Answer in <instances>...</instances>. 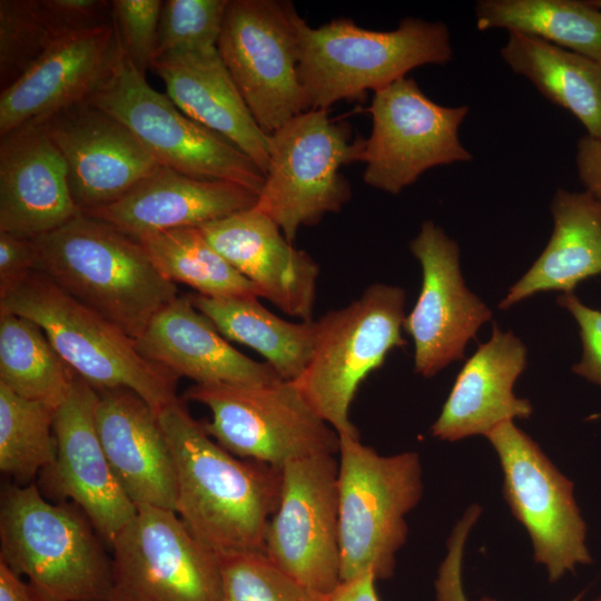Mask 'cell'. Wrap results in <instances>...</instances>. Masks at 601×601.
<instances>
[{
	"instance_id": "obj_6",
	"label": "cell",
	"mask_w": 601,
	"mask_h": 601,
	"mask_svg": "<svg viewBox=\"0 0 601 601\" xmlns=\"http://www.w3.org/2000/svg\"><path fill=\"white\" fill-rule=\"evenodd\" d=\"M338 455L341 580L366 572L390 579L407 539L406 515L423 493L420 456L381 455L351 435H339Z\"/></svg>"
},
{
	"instance_id": "obj_8",
	"label": "cell",
	"mask_w": 601,
	"mask_h": 601,
	"mask_svg": "<svg viewBox=\"0 0 601 601\" xmlns=\"http://www.w3.org/2000/svg\"><path fill=\"white\" fill-rule=\"evenodd\" d=\"M365 139L327 110L311 109L269 135V162L255 207L293 243L299 229L338 213L352 189L341 169L363 161Z\"/></svg>"
},
{
	"instance_id": "obj_13",
	"label": "cell",
	"mask_w": 601,
	"mask_h": 601,
	"mask_svg": "<svg viewBox=\"0 0 601 601\" xmlns=\"http://www.w3.org/2000/svg\"><path fill=\"white\" fill-rule=\"evenodd\" d=\"M500 460L504 497L528 531L535 562L550 581L591 563L587 524L574 497L573 483L513 421L485 436Z\"/></svg>"
},
{
	"instance_id": "obj_3",
	"label": "cell",
	"mask_w": 601,
	"mask_h": 601,
	"mask_svg": "<svg viewBox=\"0 0 601 601\" xmlns=\"http://www.w3.org/2000/svg\"><path fill=\"white\" fill-rule=\"evenodd\" d=\"M0 561L28 579L39 601H106L111 560L83 511L49 502L35 483L7 486Z\"/></svg>"
},
{
	"instance_id": "obj_19",
	"label": "cell",
	"mask_w": 601,
	"mask_h": 601,
	"mask_svg": "<svg viewBox=\"0 0 601 601\" xmlns=\"http://www.w3.org/2000/svg\"><path fill=\"white\" fill-rule=\"evenodd\" d=\"M124 49L115 23L55 42L0 95V136L87 102L112 78Z\"/></svg>"
},
{
	"instance_id": "obj_23",
	"label": "cell",
	"mask_w": 601,
	"mask_h": 601,
	"mask_svg": "<svg viewBox=\"0 0 601 601\" xmlns=\"http://www.w3.org/2000/svg\"><path fill=\"white\" fill-rule=\"evenodd\" d=\"M258 194L230 181L197 179L159 166L126 195L82 213L138 239L167 230L200 227L253 208Z\"/></svg>"
},
{
	"instance_id": "obj_18",
	"label": "cell",
	"mask_w": 601,
	"mask_h": 601,
	"mask_svg": "<svg viewBox=\"0 0 601 601\" xmlns=\"http://www.w3.org/2000/svg\"><path fill=\"white\" fill-rule=\"evenodd\" d=\"M35 122L60 150L81 213L115 203L160 166L124 124L89 102Z\"/></svg>"
},
{
	"instance_id": "obj_17",
	"label": "cell",
	"mask_w": 601,
	"mask_h": 601,
	"mask_svg": "<svg viewBox=\"0 0 601 601\" xmlns=\"http://www.w3.org/2000/svg\"><path fill=\"white\" fill-rule=\"evenodd\" d=\"M98 391L76 376L65 401L56 408L55 462L39 473V490L56 503L70 501L111 544L135 516L137 508L118 483L97 430Z\"/></svg>"
},
{
	"instance_id": "obj_2",
	"label": "cell",
	"mask_w": 601,
	"mask_h": 601,
	"mask_svg": "<svg viewBox=\"0 0 601 601\" xmlns=\"http://www.w3.org/2000/svg\"><path fill=\"white\" fill-rule=\"evenodd\" d=\"M38 270L135 341L177 296L136 238L80 213L33 238Z\"/></svg>"
},
{
	"instance_id": "obj_43",
	"label": "cell",
	"mask_w": 601,
	"mask_h": 601,
	"mask_svg": "<svg viewBox=\"0 0 601 601\" xmlns=\"http://www.w3.org/2000/svg\"><path fill=\"white\" fill-rule=\"evenodd\" d=\"M376 579L366 572L354 579L342 581L327 601H380L375 589Z\"/></svg>"
},
{
	"instance_id": "obj_25",
	"label": "cell",
	"mask_w": 601,
	"mask_h": 601,
	"mask_svg": "<svg viewBox=\"0 0 601 601\" xmlns=\"http://www.w3.org/2000/svg\"><path fill=\"white\" fill-rule=\"evenodd\" d=\"M136 346L147 359L196 384L267 385L282 381L269 364L233 347L187 295L177 296L159 311Z\"/></svg>"
},
{
	"instance_id": "obj_12",
	"label": "cell",
	"mask_w": 601,
	"mask_h": 601,
	"mask_svg": "<svg viewBox=\"0 0 601 601\" xmlns=\"http://www.w3.org/2000/svg\"><path fill=\"white\" fill-rule=\"evenodd\" d=\"M110 545L106 601H223L218 553L175 511L137 506Z\"/></svg>"
},
{
	"instance_id": "obj_33",
	"label": "cell",
	"mask_w": 601,
	"mask_h": 601,
	"mask_svg": "<svg viewBox=\"0 0 601 601\" xmlns=\"http://www.w3.org/2000/svg\"><path fill=\"white\" fill-rule=\"evenodd\" d=\"M56 410L17 395L0 383V470L19 483L30 482L57 455Z\"/></svg>"
},
{
	"instance_id": "obj_20",
	"label": "cell",
	"mask_w": 601,
	"mask_h": 601,
	"mask_svg": "<svg viewBox=\"0 0 601 601\" xmlns=\"http://www.w3.org/2000/svg\"><path fill=\"white\" fill-rule=\"evenodd\" d=\"M208 243L285 314L313 321L319 266L255 206L199 227Z\"/></svg>"
},
{
	"instance_id": "obj_1",
	"label": "cell",
	"mask_w": 601,
	"mask_h": 601,
	"mask_svg": "<svg viewBox=\"0 0 601 601\" xmlns=\"http://www.w3.org/2000/svg\"><path fill=\"white\" fill-rule=\"evenodd\" d=\"M157 415L175 463V512L185 525L217 553L264 551L282 469L226 451L180 400Z\"/></svg>"
},
{
	"instance_id": "obj_30",
	"label": "cell",
	"mask_w": 601,
	"mask_h": 601,
	"mask_svg": "<svg viewBox=\"0 0 601 601\" xmlns=\"http://www.w3.org/2000/svg\"><path fill=\"white\" fill-rule=\"evenodd\" d=\"M476 27L539 38L601 63V10L578 0H481Z\"/></svg>"
},
{
	"instance_id": "obj_40",
	"label": "cell",
	"mask_w": 601,
	"mask_h": 601,
	"mask_svg": "<svg viewBox=\"0 0 601 601\" xmlns=\"http://www.w3.org/2000/svg\"><path fill=\"white\" fill-rule=\"evenodd\" d=\"M558 304L573 316L579 326L582 356L572 371L601 386V311L587 306L573 293L561 294Z\"/></svg>"
},
{
	"instance_id": "obj_41",
	"label": "cell",
	"mask_w": 601,
	"mask_h": 601,
	"mask_svg": "<svg viewBox=\"0 0 601 601\" xmlns=\"http://www.w3.org/2000/svg\"><path fill=\"white\" fill-rule=\"evenodd\" d=\"M35 270H38V254L33 239L0 233V298L17 288Z\"/></svg>"
},
{
	"instance_id": "obj_34",
	"label": "cell",
	"mask_w": 601,
	"mask_h": 601,
	"mask_svg": "<svg viewBox=\"0 0 601 601\" xmlns=\"http://www.w3.org/2000/svg\"><path fill=\"white\" fill-rule=\"evenodd\" d=\"M223 601H327L279 569L264 551L218 553Z\"/></svg>"
},
{
	"instance_id": "obj_26",
	"label": "cell",
	"mask_w": 601,
	"mask_h": 601,
	"mask_svg": "<svg viewBox=\"0 0 601 601\" xmlns=\"http://www.w3.org/2000/svg\"><path fill=\"white\" fill-rule=\"evenodd\" d=\"M151 69L185 115L229 140L266 174L269 136L250 114L217 48L164 53Z\"/></svg>"
},
{
	"instance_id": "obj_46",
	"label": "cell",
	"mask_w": 601,
	"mask_h": 601,
	"mask_svg": "<svg viewBox=\"0 0 601 601\" xmlns=\"http://www.w3.org/2000/svg\"><path fill=\"white\" fill-rule=\"evenodd\" d=\"M595 601H601V598L597 599Z\"/></svg>"
},
{
	"instance_id": "obj_5",
	"label": "cell",
	"mask_w": 601,
	"mask_h": 601,
	"mask_svg": "<svg viewBox=\"0 0 601 601\" xmlns=\"http://www.w3.org/2000/svg\"><path fill=\"white\" fill-rule=\"evenodd\" d=\"M0 309L37 323L71 370L98 392L130 390L156 413L178 400V376L144 357L134 338L42 272L0 298Z\"/></svg>"
},
{
	"instance_id": "obj_14",
	"label": "cell",
	"mask_w": 601,
	"mask_h": 601,
	"mask_svg": "<svg viewBox=\"0 0 601 601\" xmlns=\"http://www.w3.org/2000/svg\"><path fill=\"white\" fill-rule=\"evenodd\" d=\"M467 112V106L436 104L407 77L376 90L363 155L365 184L397 195L430 168L471 160L459 139Z\"/></svg>"
},
{
	"instance_id": "obj_9",
	"label": "cell",
	"mask_w": 601,
	"mask_h": 601,
	"mask_svg": "<svg viewBox=\"0 0 601 601\" xmlns=\"http://www.w3.org/2000/svg\"><path fill=\"white\" fill-rule=\"evenodd\" d=\"M185 398L210 410L211 420L203 423L205 431L237 457L282 469L296 460L338 454V433L294 381L195 384Z\"/></svg>"
},
{
	"instance_id": "obj_45",
	"label": "cell",
	"mask_w": 601,
	"mask_h": 601,
	"mask_svg": "<svg viewBox=\"0 0 601 601\" xmlns=\"http://www.w3.org/2000/svg\"><path fill=\"white\" fill-rule=\"evenodd\" d=\"M595 8L601 10V0L590 1Z\"/></svg>"
},
{
	"instance_id": "obj_4",
	"label": "cell",
	"mask_w": 601,
	"mask_h": 601,
	"mask_svg": "<svg viewBox=\"0 0 601 601\" xmlns=\"http://www.w3.org/2000/svg\"><path fill=\"white\" fill-rule=\"evenodd\" d=\"M453 58L449 29L441 21L405 18L388 31L368 30L349 19L299 28L298 76L311 109L380 90L425 65Z\"/></svg>"
},
{
	"instance_id": "obj_24",
	"label": "cell",
	"mask_w": 601,
	"mask_h": 601,
	"mask_svg": "<svg viewBox=\"0 0 601 601\" xmlns=\"http://www.w3.org/2000/svg\"><path fill=\"white\" fill-rule=\"evenodd\" d=\"M528 351L512 332L496 325L457 374L442 411L431 427L434 437L455 442L486 436L504 422L528 418L532 405L513 387L526 366Z\"/></svg>"
},
{
	"instance_id": "obj_10",
	"label": "cell",
	"mask_w": 601,
	"mask_h": 601,
	"mask_svg": "<svg viewBox=\"0 0 601 601\" xmlns=\"http://www.w3.org/2000/svg\"><path fill=\"white\" fill-rule=\"evenodd\" d=\"M303 18L290 1L229 0L217 51L260 129L311 110L298 76Z\"/></svg>"
},
{
	"instance_id": "obj_42",
	"label": "cell",
	"mask_w": 601,
	"mask_h": 601,
	"mask_svg": "<svg viewBox=\"0 0 601 601\" xmlns=\"http://www.w3.org/2000/svg\"><path fill=\"white\" fill-rule=\"evenodd\" d=\"M577 169L585 190L601 203V140L589 135L577 145Z\"/></svg>"
},
{
	"instance_id": "obj_44",
	"label": "cell",
	"mask_w": 601,
	"mask_h": 601,
	"mask_svg": "<svg viewBox=\"0 0 601 601\" xmlns=\"http://www.w3.org/2000/svg\"><path fill=\"white\" fill-rule=\"evenodd\" d=\"M0 601H39L30 584L1 561Z\"/></svg>"
},
{
	"instance_id": "obj_28",
	"label": "cell",
	"mask_w": 601,
	"mask_h": 601,
	"mask_svg": "<svg viewBox=\"0 0 601 601\" xmlns=\"http://www.w3.org/2000/svg\"><path fill=\"white\" fill-rule=\"evenodd\" d=\"M509 67L601 140V63L539 38L510 32L501 48Z\"/></svg>"
},
{
	"instance_id": "obj_29",
	"label": "cell",
	"mask_w": 601,
	"mask_h": 601,
	"mask_svg": "<svg viewBox=\"0 0 601 601\" xmlns=\"http://www.w3.org/2000/svg\"><path fill=\"white\" fill-rule=\"evenodd\" d=\"M226 338L259 353L283 381H296L307 367L316 322H289L265 308L258 297L218 298L187 294Z\"/></svg>"
},
{
	"instance_id": "obj_32",
	"label": "cell",
	"mask_w": 601,
	"mask_h": 601,
	"mask_svg": "<svg viewBox=\"0 0 601 601\" xmlns=\"http://www.w3.org/2000/svg\"><path fill=\"white\" fill-rule=\"evenodd\" d=\"M157 269L170 282L218 298L258 297L256 287L205 238L186 227L138 238Z\"/></svg>"
},
{
	"instance_id": "obj_15",
	"label": "cell",
	"mask_w": 601,
	"mask_h": 601,
	"mask_svg": "<svg viewBox=\"0 0 601 601\" xmlns=\"http://www.w3.org/2000/svg\"><path fill=\"white\" fill-rule=\"evenodd\" d=\"M265 554L308 589L328 597L342 582L338 461L318 454L282 467L280 500Z\"/></svg>"
},
{
	"instance_id": "obj_37",
	"label": "cell",
	"mask_w": 601,
	"mask_h": 601,
	"mask_svg": "<svg viewBox=\"0 0 601 601\" xmlns=\"http://www.w3.org/2000/svg\"><path fill=\"white\" fill-rule=\"evenodd\" d=\"M164 1L112 0V18L125 55L145 75L151 69L158 43Z\"/></svg>"
},
{
	"instance_id": "obj_21",
	"label": "cell",
	"mask_w": 601,
	"mask_h": 601,
	"mask_svg": "<svg viewBox=\"0 0 601 601\" xmlns=\"http://www.w3.org/2000/svg\"><path fill=\"white\" fill-rule=\"evenodd\" d=\"M0 137V233L33 239L81 213L66 161L41 124L28 122Z\"/></svg>"
},
{
	"instance_id": "obj_39",
	"label": "cell",
	"mask_w": 601,
	"mask_h": 601,
	"mask_svg": "<svg viewBox=\"0 0 601 601\" xmlns=\"http://www.w3.org/2000/svg\"><path fill=\"white\" fill-rule=\"evenodd\" d=\"M480 514L481 506L471 505L455 524L447 540V553L435 579V601H467L462 580L463 555L466 539Z\"/></svg>"
},
{
	"instance_id": "obj_31",
	"label": "cell",
	"mask_w": 601,
	"mask_h": 601,
	"mask_svg": "<svg viewBox=\"0 0 601 601\" xmlns=\"http://www.w3.org/2000/svg\"><path fill=\"white\" fill-rule=\"evenodd\" d=\"M77 374L33 321L0 309V383L56 410Z\"/></svg>"
},
{
	"instance_id": "obj_38",
	"label": "cell",
	"mask_w": 601,
	"mask_h": 601,
	"mask_svg": "<svg viewBox=\"0 0 601 601\" xmlns=\"http://www.w3.org/2000/svg\"><path fill=\"white\" fill-rule=\"evenodd\" d=\"M58 39L114 22L111 1L40 0Z\"/></svg>"
},
{
	"instance_id": "obj_16",
	"label": "cell",
	"mask_w": 601,
	"mask_h": 601,
	"mask_svg": "<svg viewBox=\"0 0 601 601\" xmlns=\"http://www.w3.org/2000/svg\"><path fill=\"white\" fill-rule=\"evenodd\" d=\"M410 249L420 262L422 285L403 329L414 344V371L427 378L464 358L466 344L492 312L466 287L459 245L434 221H423Z\"/></svg>"
},
{
	"instance_id": "obj_7",
	"label": "cell",
	"mask_w": 601,
	"mask_h": 601,
	"mask_svg": "<svg viewBox=\"0 0 601 601\" xmlns=\"http://www.w3.org/2000/svg\"><path fill=\"white\" fill-rule=\"evenodd\" d=\"M405 297L400 286L374 283L346 306L315 321L311 361L294 382L338 435L359 437L349 420L356 392L391 351L406 344L402 335Z\"/></svg>"
},
{
	"instance_id": "obj_35",
	"label": "cell",
	"mask_w": 601,
	"mask_h": 601,
	"mask_svg": "<svg viewBox=\"0 0 601 601\" xmlns=\"http://www.w3.org/2000/svg\"><path fill=\"white\" fill-rule=\"evenodd\" d=\"M58 40L40 0H1V91L26 73Z\"/></svg>"
},
{
	"instance_id": "obj_22",
	"label": "cell",
	"mask_w": 601,
	"mask_h": 601,
	"mask_svg": "<svg viewBox=\"0 0 601 601\" xmlns=\"http://www.w3.org/2000/svg\"><path fill=\"white\" fill-rule=\"evenodd\" d=\"M96 424L109 465L137 506L176 510L173 454L157 413L135 392H98Z\"/></svg>"
},
{
	"instance_id": "obj_27",
	"label": "cell",
	"mask_w": 601,
	"mask_h": 601,
	"mask_svg": "<svg viewBox=\"0 0 601 601\" xmlns=\"http://www.w3.org/2000/svg\"><path fill=\"white\" fill-rule=\"evenodd\" d=\"M553 231L544 250L500 302V309L544 292L573 293L601 275V203L590 193L558 189L551 201Z\"/></svg>"
},
{
	"instance_id": "obj_36",
	"label": "cell",
	"mask_w": 601,
	"mask_h": 601,
	"mask_svg": "<svg viewBox=\"0 0 601 601\" xmlns=\"http://www.w3.org/2000/svg\"><path fill=\"white\" fill-rule=\"evenodd\" d=\"M228 1H164L156 57L168 52L204 51L217 48Z\"/></svg>"
},
{
	"instance_id": "obj_11",
	"label": "cell",
	"mask_w": 601,
	"mask_h": 601,
	"mask_svg": "<svg viewBox=\"0 0 601 601\" xmlns=\"http://www.w3.org/2000/svg\"><path fill=\"white\" fill-rule=\"evenodd\" d=\"M87 102L124 124L161 166L205 180H224L260 194L265 175L239 148L185 115L155 90L130 59Z\"/></svg>"
}]
</instances>
